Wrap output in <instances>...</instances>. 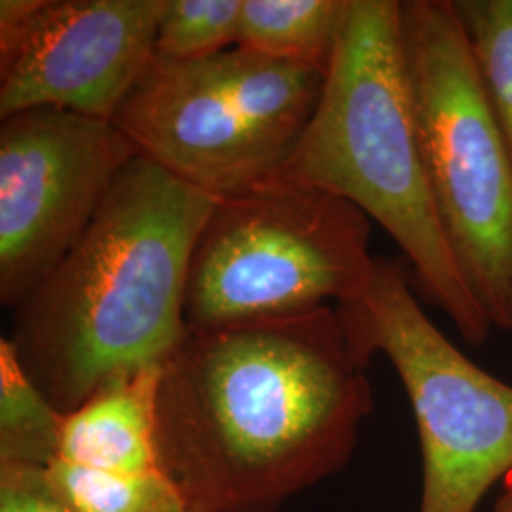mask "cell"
Segmentation results:
<instances>
[{"mask_svg": "<svg viewBox=\"0 0 512 512\" xmlns=\"http://www.w3.org/2000/svg\"><path fill=\"white\" fill-rule=\"evenodd\" d=\"M336 306L190 329L165 359L156 446L188 512H275L342 471L374 408Z\"/></svg>", "mask_w": 512, "mask_h": 512, "instance_id": "6da1fadb", "label": "cell"}, {"mask_svg": "<svg viewBox=\"0 0 512 512\" xmlns=\"http://www.w3.org/2000/svg\"><path fill=\"white\" fill-rule=\"evenodd\" d=\"M217 198L137 154L8 338L59 414L162 366L186 332L190 260Z\"/></svg>", "mask_w": 512, "mask_h": 512, "instance_id": "7a4b0ae2", "label": "cell"}, {"mask_svg": "<svg viewBox=\"0 0 512 512\" xmlns=\"http://www.w3.org/2000/svg\"><path fill=\"white\" fill-rule=\"evenodd\" d=\"M281 175L319 186L380 224L421 296L469 346L494 330L440 224L401 40V0H349L310 124Z\"/></svg>", "mask_w": 512, "mask_h": 512, "instance_id": "3957f363", "label": "cell"}, {"mask_svg": "<svg viewBox=\"0 0 512 512\" xmlns=\"http://www.w3.org/2000/svg\"><path fill=\"white\" fill-rule=\"evenodd\" d=\"M374 262L359 207L279 173L215 203L190 260L186 327L348 304L365 293Z\"/></svg>", "mask_w": 512, "mask_h": 512, "instance_id": "277c9868", "label": "cell"}, {"mask_svg": "<svg viewBox=\"0 0 512 512\" xmlns=\"http://www.w3.org/2000/svg\"><path fill=\"white\" fill-rule=\"evenodd\" d=\"M401 40L442 230L492 327L512 332V156L454 0H401Z\"/></svg>", "mask_w": 512, "mask_h": 512, "instance_id": "5b68a950", "label": "cell"}, {"mask_svg": "<svg viewBox=\"0 0 512 512\" xmlns=\"http://www.w3.org/2000/svg\"><path fill=\"white\" fill-rule=\"evenodd\" d=\"M323 82L239 46L200 61L154 57L112 124L141 156L220 200L283 171Z\"/></svg>", "mask_w": 512, "mask_h": 512, "instance_id": "8992f818", "label": "cell"}, {"mask_svg": "<svg viewBox=\"0 0 512 512\" xmlns=\"http://www.w3.org/2000/svg\"><path fill=\"white\" fill-rule=\"evenodd\" d=\"M336 310L366 363L384 353L403 382L420 435V512H478L512 473V385L440 332L395 260L376 256L365 293Z\"/></svg>", "mask_w": 512, "mask_h": 512, "instance_id": "52a82bcc", "label": "cell"}, {"mask_svg": "<svg viewBox=\"0 0 512 512\" xmlns=\"http://www.w3.org/2000/svg\"><path fill=\"white\" fill-rule=\"evenodd\" d=\"M137 148L110 120L23 110L0 126V300L16 310L86 232Z\"/></svg>", "mask_w": 512, "mask_h": 512, "instance_id": "ba28073f", "label": "cell"}, {"mask_svg": "<svg viewBox=\"0 0 512 512\" xmlns=\"http://www.w3.org/2000/svg\"><path fill=\"white\" fill-rule=\"evenodd\" d=\"M165 0H2L0 118L59 109L110 120L147 73Z\"/></svg>", "mask_w": 512, "mask_h": 512, "instance_id": "9c48e42d", "label": "cell"}, {"mask_svg": "<svg viewBox=\"0 0 512 512\" xmlns=\"http://www.w3.org/2000/svg\"><path fill=\"white\" fill-rule=\"evenodd\" d=\"M162 366L118 378L63 416L57 452L80 467L116 475L160 471L156 404Z\"/></svg>", "mask_w": 512, "mask_h": 512, "instance_id": "30bf717a", "label": "cell"}, {"mask_svg": "<svg viewBox=\"0 0 512 512\" xmlns=\"http://www.w3.org/2000/svg\"><path fill=\"white\" fill-rule=\"evenodd\" d=\"M349 0H243L239 48L329 73Z\"/></svg>", "mask_w": 512, "mask_h": 512, "instance_id": "8fae6325", "label": "cell"}, {"mask_svg": "<svg viewBox=\"0 0 512 512\" xmlns=\"http://www.w3.org/2000/svg\"><path fill=\"white\" fill-rule=\"evenodd\" d=\"M63 414L21 368L10 340H0V465L46 467L57 452Z\"/></svg>", "mask_w": 512, "mask_h": 512, "instance_id": "7c38bea8", "label": "cell"}, {"mask_svg": "<svg viewBox=\"0 0 512 512\" xmlns=\"http://www.w3.org/2000/svg\"><path fill=\"white\" fill-rule=\"evenodd\" d=\"M44 475L73 512H188L164 469L147 475H116L52 459Z\"/></svg>", "mask_w": 512, "mask_h": 512, "instance_id": "4fadbf2b", "label": "cell"}, {"mask_svg": "<svg viewBox=\"0 0 512 512\" xmlns=\"http://www.w3.org/2000/svg\"><path fill=\"white\" fill-rule=\"evenodd\" d=\"M454 8L512 156V0H454Z\"/></svg>", "mask_w": 512, "mask_h": 512, "instance_id": "5bb4252c", "label": "cell"}, {"mask_svg": "<svg viewBox=\"0 0 512 512\" xmlns=\"http://www.w3.org/2000/svg\"><path fill=\"white\" fill-rule=\"evenodd\" d=\"M243 0H165L154 57L200 61L238 46Z\"/></svg>", "mask_w": 512, "mask_h": 512, "instance_id": "9a60e30c", "label": "cell"}, {"mask_svg": "<svg viewBox=\"0 0 512 512\" xmlns=\"http://www.w3.org/2000/svg\"><path fill=\"white\" fill-rule=\"evenodd\" d=\"M0 512H73L50 488L44 469L0 465Z\"/></svg>", "mask_w": 512, "mask_h": 512, "instance_id": "2e32d148", "label": "cell"}, {"mask_svg": "<svg viewBox=\"0 0 512 512\" xmlns=\"http://www.w3.org/2000/svg\"><path fill=\"white\" fill-rule=\"evenodd\" d=\"M490 512H512V476L505 484L503 494L495 501L494 509Z\"/></svg>", "mask_w": 512, "mask_h": 512, "instance_id": "e0dca14e", "label": "cell"}]
</instances>
